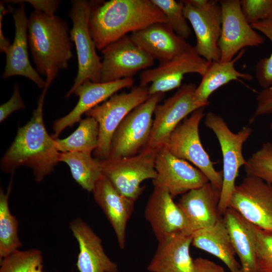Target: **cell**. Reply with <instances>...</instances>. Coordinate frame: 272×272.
Segmentation results:
<instances>
[{
    "mask_svg": "<svg viewBox=\"0 0 272 272\" xmlns=\"http://www.w3.org/2000/svg\"><path fill=\"white\" fill-rule=\"evenodd\" d=\"M244 166L246 175L272 184V143H264L246 160Z\"/></svg>",
    "mask_w": 272,
    "mask_h": 272,
    "instance_id": "33",
    "label": "cell"
},
{
    "mask_svg": "<svg viewBox=\"0 0 272 272\" xmlns=\"http://www.w3.org/2000/svg\"><path fill=\"white\" fill-rule=\"evenodd\" d=\"M149 96L148 87L135 86L129 92L114 94L85 113L87 117L96 119L99 124L98 145L94 151L95 158L102 160L109 158L112 138L119 124Z\"/></svg>",
    "mask_w": 272,
    "mask_h": 272,
    "instance_id": "9",
    "label": "cell"
},
{
    "mask_svg": "<svg viewBox=\"0 0 272 272\" xmlns=\"http://www.w3.org/2000/svg\"><path fill=\"white\" fill-rule=\"evenodd\" d=\"M11 188V185L6 193L2 189L0 191V260L22 245L18 234V221L9 207Z\"/></svg>",
    "mask_w": 272,
    "mask_h": 272,
    "instance_id": "30",
    "label": "cell"
},
{
    "mask_svg": "<svg viewBox=\"0 0 272 272\" xmlns=\"http://www.w3.org/2000/svg\"><path fill=\"white\" fill-rule=\"evenodd\" d=\"M155 168L154 187L166 189L172 196L182 195L209 182L199 169L176 157L164 146L157 150Z\"/></svg>",
    "mask_w": 272,
    "mask_h": 272,
    "instance_id": "16",
    "label": "cell"
},
{
    "mask_svg": "<svg viewBox=\"0 0 272 272\" xmlns=\"http://www.w3.org/2000/svg\"><path fill=\"white\" fill-rule=\"evenodd\" d=\"M204 109H196L183 119L171 133L164 147L176 157L193 164L210 182L221 190L223 171L215 169L199 137V125L205 116Z\"/></svg>",
    "mask_w": 272,
    "mask_h": 272,
    "instance_id": "6",
    "label": "cell"
},
{
    "mask_svg": "<svg viewBox=\"0 0 272 272\" xmlns=\"http://www.w3.org/2000/svg\"><path fill=\"white\" fill-rule=\"evenodd\" d=\"M92 192L95 202L111 225L119 247L123 249L127 224L135 201L121 194L103 174L95 183Z\"/></svg>",
    "mask_w": 272,
    "mask_h": 272,
    "instance_id": "21",
    "label": "cell"
},
{
    "mask_svg": "<svg viewBox=\"0 0 272 272\" xmlns=\"http://www.w3.org/2000/svg\"><path fill=\"white\" fill-rule=\"evenodd\" d=\"M70 229L79 244L80 272H118L117 264L104 252L100 238L86 223L76 219L70 223Z\"/></svg>",
    "mask_w": 272,
    "mask_h": 272,
    "instance_id": "23",
    "label": "cell"
},
{
    "mask_svg": "<svg viewBox=\"0 0 272 272\" xmlns=\"http://www.w3.org/2000/svg\"><path fill=\"white\" fill-rule=\"evenodd\" d=\"M99 134L98 122L92 117L81 119L77 128L65 139H54L59 152H80L91 155L97 148Z\"/></svg>",
    "mask_w": 272,
    "mask_h": 272,
    "instance_id": "29",
    "label": "cell"
},
{
    "mask_svg": "<svg viewBox=\"0 0 272 272\" xmlns=\"http://www.w3.org/2000/svg\"><path fill=\"white\" fill-rule=\"evenodd\" d=\"M58 162L70 167L74 179L88 192H92L95 183L102 176L100 160L80 152H59Z\"/></svg>",
    "mask_w": 272,
    "mask_h": 272,
    "instance_id": "28",
    "label": "cell"
},
{
    "mask_svg": "<svg viewBox=\"0 0 272 272\" xmlns=\"http://www.w3.org/2000/svg\"><path fill=\"white\" fill-rule=\"evenodd\" d=\"M219 3L222 11L221 33L218 43L220 61H229L244 48L263 43V38L243 16L240 1L222 0Z\"/></svg>",
    "mask_w": 272,
    "mask_h": 272,
    "instance_id": "13",
    "label": "cell"
},
{
    "mask_svg": "<svg viewBox=\"0 0 272 272\" xmlns=\"http://www.w3.org/2000/svg\"><path fill=\"white\" fill-rule=\"evenodd\" d=\"M101 82H110L132 77L154 63L151 57L125 35L101 51Z\"/></svg>",
    "mask_w": 272,
    "mask_h": 272,
    "instance_id": "14",
    "label": "cell"
},
{
    "mask_svg": "<svg viewBox=\"0 0 272 272\" xmlns=\"http://www.w3.org/2000/svg\"><path fill=\"white\" fill-rule=\"evenodd\" d=\"M145 217L159 242L176 233L192 234L182 211L164 188L154 187L146 204Z\"/></svg>",
    "mask_w": 272,
    "mask_h": 272,
    "instance_id": "17",
    "label": "cell"
},
{
    "mask_svg": "<svg viewBox=\"0 0 272 272\" xmlns=\"http://www.w3.org/2000/svg\"><path fill=\"white\" fill-rule=\"evenodd\" d=\"M47 90L43 89L32 117L25 125L18 128L13 142L1 161V169L7 173H13L21 166L30 167L37 182L52 172L59 162V152L54 139L45 128L43 120V106Z\"/></svg>",
    "mask_w": 272,
    "mask_h": 272,
    "instance_id": "2",
    "label": "cell"
},
{
    "mask_svg": "<svg viewBox=\"0 0 272 272\" xmlns=\"http://www.w3.org/2000/svg\"><path fill=\"white\" fill-rule=\"evenodd\" d=\"M192 245L219 258L231 272H241L236 252L222 218L214 225L194 232Z\"/></svg>",
    "mask_w": 272,
    "mask_h": 272,
    "instance_id": "26",
    "label": "cell"
},
{
    "mask_svg": "<svg viewBox=\"0 0 272 272\" xmlns=\"http://www.w3.org/2000/svg\"><path fill=\"white\" fill-rule=\"evenodd\" d=\"M251 25L254 29L264 34L272 43V16ZM256 78L259 84L263 89L272 84V52L269 57L261 58L257 62Z\"/></svg>",
    "mask_w": 272,
    "mask_h": 272,
    "instance_id": "34",
    "label": "cell"
},
{
    "mask_svg": "<svg viewBox=\"0 0 272 272\" xmlns=\"http://www.w3.org/2000/svg\"><path fill=\"white\" fill-rule=\"evenodd\" d=\"M196 88L193 83L183 84L163 104L156 106L150 138L146 147L158 150L164 146L183 119L196 109L205 107L195 99Z\"/></svg>",
    "mask_w": 272,
    "mask_h": 272,
    "instance_id": "12",
    "label": "cell"
},
{
    "mask_svg": "<svg viewBox=\"0 0 272 272\" xmlns=\"http://www.w3.org/2000/svg\"><path fill=\"white\" fill-rule=\"evenodd\" d=\"M184 16L196 37L197 53L208 61H219L218 41L221 33L222 11L218 1L184 0Z\"/></svg>",
    "mask_w": 272,
    "mask_h": 272,
    "instance_id": "10",
    "label": "cell"
},
{
    "mask_svg": "<svg viewBox=\"0 0 272 272\" xmlns=\"http://www.w3.org/2000/svg\"><path fill=\"white\" fill-rule=\"evenodd\" d=\"M240 5L243 16L250 25L272 16V0H242Z\"/></svg>",
    "mask_w": 272,
    "mask_h": 272,
    "instance_id": "36",
    "label": "cell"
},
{
    "mask_svg": "<svg viewBox=\"0 0 272 272\" xmlns=\"http://www.w3.org/2000/svg\"><path fill=\"white\" fill-rule=\"evenodd\" d=\"M204 123L217 137L223 156V184L218 205L219 214L222 216L228 208L239 170L246 163L242 149L244 143L251 134L252 129L244 126L238 132L234 133L221 116L213 112L206 113Z\"/></svg>",
    "mask_w": 272,
    "mask_h": 272,
    "instance_id": "4",
    "label": "cell"
},
{
    "mask_svg": "<svg viewBox=\"0 0 272 272\" xmlns=\"http://www.w3.org/2000/svg\"><path fill=\"white\" fill-rule=\"evenodd\" d=\"M43 266L30 268L28 272H44L42 270Z\"/></svg>",
    "mask_w": 272,
    "mask_h": 272,
    "instance_id": "42",
    "label": "cell"
},
{
    "mask_svg": "<svg viewBox=\"0 0 272 272\" xmlns=\"http://www.w3.org/2000/svg\"><path fill=\"white\" fill-rule=\"evenodd\" d=\"M95 3L89 29L96 49L100 51L129 32L166 22L164 13L152 0H110L99 5Z\"/></svg>",
    "mask_w": 272,
    "mask_h": 272,
    "instance_id": "1",
    "label": "cell"
},
{
    "mask_svg": "<svg viewBox=\"0 0 272 272\" xmlns=\"http://www.w3.org/2000/svg\"><path fill=\"white\" fill-rule=\"evenodd\" d=\"M130 36L140 48L160 63L169 60L193 47L165 23L151 24L131 33Z\"/></svg>",
    "mask_w": 272,
    "mask_h": 272,
    "instance_id": "22",
    "label": "cell"
},
{
    "mask_svg": "<svg viewBox=\"0 0 272 272\" xmlns=\"http://www.w3.org/2000/svg\"><path fill=\"white\" fill-rule=\"evenodd\" d=\"M157 152L146 147L132 156L100 160L102 174L121 194L135 201L145 189L142 182L157 176Z\"/></svg>",
    "mask_w": 272,
    "mask_h": 272,
    "instance_id": "7",
    "label": "cell"
},
{
    "mask_svg": "<svg viewBox=\"0 0 272 272\" xmlns=\"http://www.w3.org/2000/svg\"><path fill=\"white\" fill-rule=\"evenodd\" d=\"M22 2L29 3L35 11L49 16L55 15L60 3V1L57 0H25Z\"/></svg>",
    "mask_w": 272,
    "mask_h": 272,
    "instance_id": "39",
    "label": "cell"
},
{
    "mask_svg": "<svg viewBox=\"0 0 272 272\" xmlns=\"http://www.w3.org/2000/svg\"><path fill=\"white\" fill-rule=\"evenodd\" d=\"M221 190L209 182L181 195L177 203L184 213L192 234L214 225L222 218L218 212Z\"/></svg>",
    "mask_w": 272,
    "mask_h": 272,
    "instance_id": "20",
    "label": "cell"
},
{
    "mask_svg": "<svg viewBox=\"0 0 272 272\" xmlns=\"http://www.w3.org/2000/svg\"><path fill=\"white\" fill-rule=\"evenodd\" d=\"M256 262L258 272H272V230L258 227Z\"/></svg>",
    "mask_w": 272,
    "mask_h": 272,
    "instance_id": "35",
    "label": "cell"
},
{
    "mask_svg": "<svg viewBox=\"0 0 272 272\" xmlns=\"http://www.w3.org/2000/svg\"><path fill=\"white\" fill-rule=\"evenodd\" d=\"M71 3L69 16L73 26L70 35L76 46L78 69L74 84L65 98L70 97L78 87L87 80L101 82V61L89 29L93 2L75 0Z\"/></svg>",
    "mask_w": 272,
    "mask_h": 272,
    "instance_id": "5",
    "label": "cell"
},
{
    "mask_svg": "<svg viewBox=\"0 0 272 272\" xmlns=\"http://www.w3.org/2000/svg\"><path fill=\"white\" fill-rule=\"evenodd\" d=\"M244 51V49L242 50L229 61H208L207 70L195 90L194 98L196 102L206 107L210 104L209 99L212 94L223 85L232 81H239L240 79L246 81L252 79L251 74L240 72L235 67V62L241 58Z\"/></svg>",
    "mask_w": 272,
    "mask_h": 272,
    "instance_id": "27",
    "label": "cell"
},
{
    "mask_svg": "<svg viewBox=\"0 0 272 272\" xmlns=\"http://www.w3.org/2000/svg\"><path fill=\"white\" fill-rule=\"evenodd\" d=\"M228 208L235 210L258 228L272 230V184L246 175L236 185Z\"/></svg>",
    "mask_w": 272,
    "mask_h": 272,
    "instance_id": "11",
    "label": "cell"
},
{
    "mask_svg": "<svg viewBox=\"0 0 272 272\" xmlns=\"http://www.w3.org/2000/svg\"><path fill=\"white\" fill-rule=\"evenodd\" d=\"M222 219L241 266V272H258L256 243L258 227L235 210L228 208Z\"/></svg>",
    "mask_w": 272,
    "mask_h": 272,
    "instance_id": "24",
    "label": "cell"
},
{
    "mask_svg": "<svg viewBox=\"0 0 272 272\" xmlns=\"http://www.w3.org/2000/svg\"><path fill=\"white\" fill-rule=\"evenodd\" d=\"M208 61L200 56L194 47L165 62H160L155 68L143 71L140 84L148 87L150 95L164 93L181 86L184 75L189 73L202 76L205 73Z\"/></svg>",
    "mask_w": 272,
    "mask_h": 272,
    "instance_id": "15",
    "label": "cell"
},
{
    "mask_svg": "<svg viewBox=\"0 0 272 272\" xmlns=\"http://www.w3.org/2000/svg\"><path fill=\"white\" fill-rule=\"evenodd\" d=\"M4 4V2L0 3V51L1 52L5 53L11 44L9 39L5 37L3 30L4 16L9 11V9L7 10L5 8Z\"/></svg>",
    "mask_w": 272,
    "mask_h": 272,
    "instance_id": "41",
    "label": "cell"
},
{
    "mask_svg": "<svg viewBox=\"0 0 272 272\" xmlns=\"http://www.w3.org/2000/svg\"><path fill=\"white\" fill-rule=\"evenodd\" d=\"M193 272H225L224 268L208 259L198 257L193 260Z\"/></svg>",
    "mask_w": 272,
    "mask_h": 272,
    "instance_id": "40",
    "label": "cell"
},
{
    "mask_svg": "<svg viewBox=\"0 0 272 272\" xmlns=\"http://www.w3.org/2000/svg\"><path fill=\"white\" fill-rule=\"evenodd\" d=\"M21 3L18 9L9 7L15 25V37L6 53V65L2 78L21 76L32 81L40 89H44L46 82L31 64L28 51V22L24 3L21 1H9Z\"/></svg>",
    "mask_w": 272,
    "mask_h": 272,
    "instance_id": "18",
    "label": "cell"
},
{
    "mask_svg": "<svg viewBox=\"0 0 272 272\" xmlns=\"http://www.w3.org/2000/svg\"><path fill=\"white\" fill-rule=\"evenodd\" d=\"M192 234H175L159 242L148 266L151 272H193V260L190 254Z\"/></svg>",
    "mask_w": 272,
    "mask_h": 272,
    "instance_id": "25",
    "label": "cell"
},
{
    "mask_svg": "<svg viewBox=\"0 0 272 272\" xmlns=\"http://www.w3.org/2000/svg\"><path fill=\"white\" fill-rule=\"evenodd\" d=\"M164 93L150 95L123 119L112 138L108 158L118 159L138 154L148 144L154 112Z\"/></svg>",
    "mask_w": 272,
    "mask_h": 272,
    "instance_id": "8",
    "label": "cell"
},
{
    "mask_svg": "<svg viewBox=\"0 0 272 272\" xmlns=\"http://www.w3.org/2000/svg\"><path fill=\"white\" fill-rule=\"evenodd\" d=\"M25 108L22 99L19 86L15 84L13 93L10 99L0 106V121L6 120L14 111Z\"/></svg>",
    "mask_w": 272,
    "mask_h": 272,
    "instance_id": "38",
    "label": "cell"
},
{
    "mask_svg": "<svg viewBox=\"0 0 272 272\" xmlns=\"http://www.w3.org/2000/svg\"><path fill=\"white\" fill-rule=\"evenodd\" d=\"M164 13L166 24L178 36L186 40L191 33L184 14V5L182 1L152 0Z\"/></svg>",
    "mask_w": 272,
    "mask_h": 272,
    "instance_id": "31",
    "label": "cell"
},
{
    "mask_svg": "<svg viewBox=\"0 0 272 272\" xmlns=\"http://www.w3.org/2000/svg\"><path fill=\"white\" fill-rule=\"evenodd\" d=\"M69 33L67 23L57 16L34 10L28 18V45L36 70L46 78L45 88L69 67L73 55Z\"/></svg>",
    "mask_w": 272,
    "mask_h": 272,
    "instance_id": "3",
    "label": "cell"
},
{
    "mask_svg": "<svg viewBox=\"0 0 272 272\" xmlns=\"http://www.w3.org/2000/svg\"><path fill=\"white\" fill-rule=\"evenodd\" d=\"M133 83L132 78L105 83L85 81L73 92L79 97L75 107L67 114L54 122L52 138L57 139L64 129L80 121L83 114L106 101L118 91L132 87Z\"/></svg>",
    "mask_w": 272,
    "mask_h": 272,
    "instance_id": "19",
    "label": "cell"
},
{
    "mask_svg": "<svg viewBox=\"0 0 272 272\" xmlns=\"http://www.w3.org/2000/svg\"><path fill=\"white\" fill-rule=\"evenodd\" d=\"M0 261V272H28L32 267L42 266L43 258L41 252L38 249H17Z\"/></svg>",
    "mask_w": 272,
    "mask_h": 272,
    "instance_id": "32",
    "label": "cell"
},
{
    "mask_svg": "<svg viewBox=\"0 0 272 272\" xmlns=\"http://www.w3.org/2000/svg\"><path fill=\"white\" fill-rule=\"evenodd\" d=\"M256 101L254 113L250 120L251 122L256 117L272 113V84L258 93ZM270 128L272 129V122L270 124Z\"/></svg>",
    "mask_w": 272,
    "mask_h": 272,
    "instance_id": "37",
    "label": "cell"
}]
</instances>
